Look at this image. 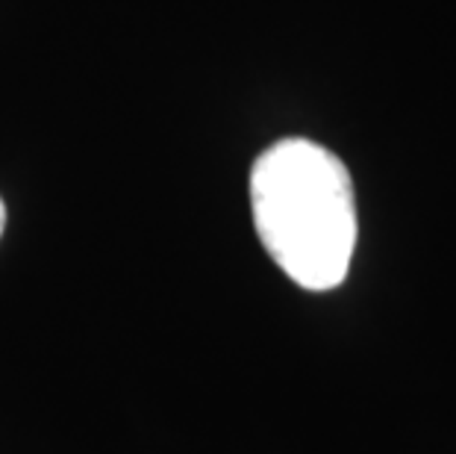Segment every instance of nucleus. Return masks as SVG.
<instances>
[{
    "mask_svg": "<svg viewBox=\"0 0 456 454\" xmlns=\"http://www.w3.org/2000/svg\"><path fill=\"white\" fill-rule=\"evenodd\" d=\"M250 210L262 248L297 286L324 293L347 277L356 248L351 171L309 139H280L250 169Z\"/></svg>",
    "mask_w": 456,
    "mask_h": 454,
    "instance_id": "1",
    "label": "nucleus"
},
{
    "mask_svg": "<svg viewBox=\"0 0 456 454\" xmlns=\"http://www.w3.org/2000/svg\"><path fill=\"white\" fill-rule=\"evenodd\" d=\"M4 227H6V204H4V198H0V234H4Z\"/></svg>",
    "mask_w": 456,
    "mask_h": 454,
    "instance_id": "2",
    "label": "nucleus"
}]
</instances>
